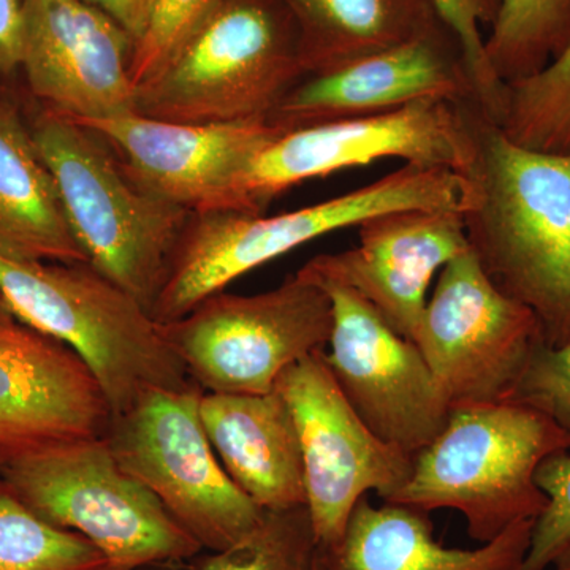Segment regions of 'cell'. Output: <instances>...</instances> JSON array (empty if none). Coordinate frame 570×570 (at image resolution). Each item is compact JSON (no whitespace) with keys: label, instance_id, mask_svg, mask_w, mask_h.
<instances>
[{"label":"cell","instance_id":"6da1fadb","mask_svg":"<svg viewBox=\"0 0 570 570\" xmlns=\"http://www.w3.org/2000/svg\"><path fill=\"white\" fill-rule=\"evenodd\" d=\"M469 178V249L502 294L534 313L546 346H561L570 337V154L524 148L480 116Z\"/></svg>","mask_w":570,"mask_h":570},{"label":"cell","instance_id":"7a4b0ae2","mask_svg":"<svg viewBox=\"0 0 570 570\" xmlns=\"http://www.w3.org/2000/svg\"><path fill=\"white\" fill-rule=\"evenodd\" d=\"M474 198L466 175L403 165L360 189L276 216L230 209L193 213L149 314L157 324L174 322L258 266L382 214L428 209L464 216Z\"/></svg>","mask_w":570,"mask_h":570},{"label":"cell","instance_id":"3957f363","mask_svg":"<svg viewBox=\"0 0 570 570\" xmlns=\"http://www.w3.org/2000/svg\"><path fill=\"white\" fill-rule=\"evenodd\" d=\"M561 450H570V434L538 409L512 401L455 406L387 502L456 510L469 538L491 542L519 521L538 520L549 498L535 471Z\"/></svg>","mask_w":570,"mask_h":570},{"label":"cell","instance_id":"277c9868","mask_svg":"<svg viewBox=\"0 0 570 570\" xmlns=\"http://www.w3.org/2000/svg\"><path fill=\"white\" fill-rule=\"evenodd\" d=\"M0 294L18 322L80 356L112 415L154 390L197 385L149 311L92 265L0 257Z\"/></svg>","mask_w":570,"mask_h":570},{"label":"cell","instance_id":"5b68a950","mask_svg":"<svg viewBox=\"0 0 570 570\" xmlns=\"http://www.w3.org/2000/svg\"><path fill=\"white\" fill-rule=\"evenodd\" d=\"M31 130L89 265L151 311L193 213L130 178L91 127L43 111Z\"/></svg>","mask_w":570,"mask_h":570},{"label":"cell","instance_id":"8992f818","mask_svg":"<svg viewBox=\"0 0 570 570\" xmlns=\"http://www.w3.org/2000/svg\"><path fill=\"white\" fill-rule=\"evenodd\" d=\"M305 78L279 0H220L174 62L137 89L135 112L179 124L268 119Z\"/></svg>","mask_w":570,"mask_h":570},{"label":"cell","instance_id":"52a82bcc","mask_svg":"<svg viewBox=\"0 0 570 570\" xmlns=\"http://www.w3.org/2000/svg\"><path fill=\"white\" fill-rule=\"evenodd\" d=\"M479 118L472 105L425 100L377 115L285 130L236 175L225 209L264 213L296 184L382 159L469 176L478 160Z\"/></svg>","mask_w":570,"mask_h":570},{"label":"cell","instance_id":"ba28073f","mask_svg":"<svg viewBox=\"0 0 570 570\" xmlns=\"http://www.w3.org/2000/svg\"><path fill=\"white\" fill-rule=\"evenodd\" d=\"M0 479L41 520L94 543L107 570L190 561L204 551L163 502L119 466L105 439L2 463Z\"/></svg>","mask_w":570,"mask_h":570},{"label":"cell","instance_id":"9c48e42d","mask_svg":"<svg viewBox=\"0 0 570 570\" xmlns=\"http://www.w3.org/2000/svg\"><path fill=\"white\" fill-rule=\"evenodd\" d=\"M159 326L205 393L265 395L288 366L326 351L333 306L321 285L296 272L262 294L217 292Z\"/></svg>","mask_w":570,"mask_h":570},{"label":"cell","instance_id":"30bf717a","mask_svg":"<svg viewBox=\"0 0 570 570\" xmlns=\"http://www.w3.org/2000/svg\"><path fill=\"white\" fill-rule=\"evenodd\" d=\"M202 395L198 385L154 390L112 415L104 439L119 466L151 491L202 549L217 551L253 531L265 510L217 459L198 411Z\"/></svg>","mask_w":570,"mask_h":570},{"label":"cell","instance_id":"8fae6325","mask_svg":"<svg viewBox=\"0 0 570 570\" xmlns=\"http://www.w3.org/2000/svg\"><path fill=\"white\" fill-rule=\"evenodd\" d=\"M414 343L455 407L508 401L546 341L534 313L502 294L469 249L439 273Z\"/></svg>","mask_w":570,"mask_h":570},{"label":"cell","instance_id":"7c38bea8","mask_svg":"<svg viewBox=\"0 0 570 570\" xmlns=\"http://www.w3.org/2000/svg\"><path fill=\"white\" fill-rule=\"evenodd\" d=\"M276 392L294 415L306 508L318 550L335 546L360 499L376 491L387 502L406 485L414 456L376 436L351 406L325 351L299 360L277 377Z\"/></svg>","mask_w":570,"mask_h":570},{"label":"cell","instance_id":"4fadbf2b","mask_svg":"<svg viewBox=\"0 0 570 570\" xmlns=\"http://www.w3.org/2000/svg\"><path fill=\"white\" fill-rule=\"evenodd\" d=\"M318 285L332 299L325 360L337 385L376 436L417 455L444 430L452 411L425 356L354 291Z\"/></svg>","mask_w":570,"mask_h":570},{"label":"cell","instance_id":"5bb4252c","mask_svg":"<svg viewBox=\"0 0 570 570\" xmlns=\"http://www.w3.org/2000/svg\"><path fill=\"white\" fill-rule=\"evenodd\" d=\"M21 70L45 111L67 119L135 112L134 37L81 0H22Z\"/></svg>","mask_w":570,"mask_h":570},{"label":"cell","instance_id":"9a60e30c","mask_svg":"<svg viewBox=\"0 0 570 570\" xmlns=\"http://www.w3.org/2000/svg\"><path fill=\"white\" fill-rule=\"evenodd\" d=\"M110 403L88 365L61 341L0 324V464L104 439Z\"/></svg>","mask_w":570,"mask_h":570},{"label":"cell","instance_id":"2e32d148","mask_svg":"<svg viewBox=\"0 0 570 570\" xmlns=\"http://www.w3.org/2000/svg\"><path fill=\"white\" fill-rule=\"evenodd\" d=\"M356 228L358 245L316 255L298 269L299 275L351 288L397 335L414 341L434 277L469 250L463 214L404 209Z\"/></svg>","mask_w":570,"mask_h":570},{"label":"cell","instance_id":"e0dca14e","mask_svg":"<svg viewBox=\"0 0 570 570\" xmlns=\"http://www.w3.org/2000/svg\"><path fill=\"white\" fill-rule=\"evenodd\" d=\"M71 121L102 135L141 187L190 213L227 208L247 160L287 130L268 119L179 124L138 112Z\"/></svg>","mask_w":570,"mask_h":570},{"label":"cell","instance_id":"ac0fdd59","mask_svg":"<svg viewBox=\"0 0 570 570\" xmlns=\"http://www.w3.org/2000/svg\"><path fill=\"white\" fill-rule=\"evenodd\" d=\"M425 100L478 108L463 56L449 31L306 77L285 96L268 121L291 130L397 110Z\"/></svg>","mask_w":570,"mask_h":570},{"label":"cell","instance_id":"d6986e66","mask_svg":"<svg viewBox=\"0 0 570 570\" xmlns=\"http://www.w3.org/2000/svg\"><path fill=\"white\" fill-rule=\"evenodd\" d=\"M202 423L228 478L264 510L306 505L305 466L283 396L205 393Z\"/></svg>","mask_w":570,"mask_h":570},{"label":"cell","instance_id":"ffe728a7","mask_svg":"<svg viewBox=\"0 0 570 570\" xmlns=\"http://www.w3.org/2000/svg\"><path fill=\"white\" fill-rule=\"evenodd\" d=\"M430 513L409 505L356 502L341 539L318 550L322 570H519L535 520L519 521L474 550L449 549L433 535Z\"/></svg>","mask_w":570,"mask_h":570},{"label":"cell","instance_id":"44dd1931","mask_svg":"<svg viewBox=\"0 0 570 570\" xmlns=\"http://www.w3.org/2000/svg\"><path fill=\"white\" fill-rule=\"evenodd\" d=\"M0 257L89 264L31 127L0 97Z\"/></svg>","mask_w":570,"mask_h":570},{"label":"cell","instance_id":"7402d4cb","mask_svg":"<svg viewBox=\"0 0 570 570\" xmlns=\"http://www.w3.org/2000/svg\"><path fill=\"white\" fill-rule=\"evenodd\" d=\"M306 77L444 31L433 0H279Z\"/></svg>","mask_w":570,"mask_h":570},{"label":"cell","instance_id":"603a6c76","mask_svg":"<svg viewBox=\"0 0 570 570\" xmlns=\"http://www.w3.org/2000/svg\"><path fill=\"white\" fill-rule=\"evenodd\" d=\"M570 43V0H501L485 37V55L504 85L527 80Z\"/></svg>","mask_w":570,"mask_h":570},{"label":"cell","instance_id":"cb8c5ba5","mask_svg":"<svg viewBox=\"0 0 570 570\" xmlns=\"http://www.w3.org/2000/svg\"><path fill=\"white\" fill-rule=\"evenodd\" d=\"M0 570H107V560L78 532L41 520L0 479Z\"/></svg>","mask_w":570,"mask_h":570},{"label":"cell","instance_id":"d4e9b609","mask_svg":"<svg viewBox=\"0 0 570 570\" xmlns=\"http://www.w3.org/2000/svg\"><path fill=\"white\" fill-rule=\"evenodd\" d=\"M318 542L306 505L265 510L245 538L190 560V570H314Z\"/></svg>","mask_w":570,"mask_h":570},{"label":"cell","instance_id":"484cf974","mask_svg":"<svg viewBox=\"0 0 570 570\" xmlns=\"http://www.w3.org/2000/svg\"><path fill=\"white\" fill-rule=\"evenodd\" d=\"M499 129L524 148L570 154V43L538 75L509 86Z\"/></svg>","mask_w":570,"mask_h":570},{"label":"cell","instance_id":"4316f807","mask_svg":"<svg viewBox=\"0 0 570 570\" xmlns=\"http://www.w3.org/2000/svg\"><path fill=\"white\" fill-rule=\"evenodd\" d=\"M220 0H141L130 77L137 89L156 80L219 6Z\"/></svg>","mask_w":570,"mask_h":570},{"label":"cell","instance_id":"83f0119b","mask_svg":"<svg viewBox=\"0 0 570 570\" xmlns=\"http://www.w3.org/2000/svg\"><path fill=\"white\" fill-rule=\"evenodd\" d=\"M433 3L439 18L459 45L480 116L494 126H501L509 88L498 80L485 55V37L497 20L501 0H433Z\"/></svg>","mask_w":570,"mask_h":570},{"label":"cell","instance_id":"f1b7e54d","mask_svg":"<svg viewBox=\"0 0 570 570\" xmlns=\"http://www.w3.org/2000/svg\"><path fill=\"white\" fill-rule=\"evenodd\" d=\"M535 483L549 504L534 521L519 570H549L570 550V450L547 456L535 471Z\"/></svg>","mask_w":570,"mask_h":570},{"label":"cell","instance_id":"f546056e","mask_svg":"<svg viewBox=\"0 0 570 570\" xmlns=\"http://www.w3.org/2000/svg\"><path fill=\"white\" fill-rule=\"evenodd\" d=\"M508 401L538 409L570 434V337L558 347L535 348Z\"/></svg>","mask_w":570,"mask_h":570},{"label":"cell","instance_id":"4dcf8cb0","mask_svg":"<svg viewBox=\"0 0 570 570\" xmlns=\"http://www.w3.org/2000/svg\"><path fill=\"white\" fill-rule=\"evenodd\" d=\"M24 40L22 0H0V77L21 70Z\"/></svg>","mask_w":570,"mask_h":570},{"label":"cell","instance_id":"1f68e13d","mask_svg":"<svg viewBox=\"0 0 570 570\" xmlns=\"http://www.w3.org/2000/svg\"><path fill=\"white\" fill-rule=\"evenodd\" d=\"M94 9L102 11L112 21L118 22L134 37L140 18L141 0H81Z\"/></svg>","mask_w":570,"mask_h":570},{"label":"cell","instance_id":"d6a6232c","mask_svg":"<svg viewBox=\"0 0 570 570\" xmlns=\"http://www.w3.org/2000/svg\"><path fill=\"white\" fill-rule=\"evenodd\" d=\"M138 570H190V561L163 562V564L146 566Z\"/></svg>","mask_w":570,"mask_h":570},{"label":"cell","instance_id":"836d02e7","mask_svg":"<svg viewBox=\"0 0 570 570\" xmlns=\"http://www.w3.org/2000/svg\"><path fill=\"white\" fill-rule=\"evenodd\" d=\"M14 321H17V318H14L13 314L10 313L6 299H3L2 294H0V324H10V322Z\"/></svg>","mask_w":570,"mask_h":570},{"label":"cell","instance_id":"e575fe53","mask_svg":"<svg viewBox=\"0 0 570 570\" xmlns=\"http://www.w3.org/2000/svg\"><path fill=\"white\" fill-rule=\"evenodd\" d=\"M553 570H570V550L554 562Z\"/></svg>","mask_w":570,"mask_h":570},{"label":"cell","instance_id":"d590c367","mask_svg":"<svg viewBox=\"0 0 570 570\" xmlns=\"http://www.w3.org/2000/svg\"><path fill=\"white\" fill-rule=\"evenodd\" d=\"M314 570H322L321 566H318V560H317L316 569H314Z\"/></svg>","mask_w":570,"mask_h":570}]
</instances>
